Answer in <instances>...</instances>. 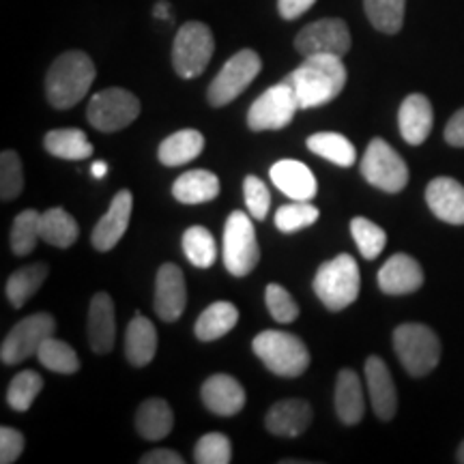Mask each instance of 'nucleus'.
Masks as SVG:
<instances>
[{
	"instance_id": "nucleus-1",
	"label": "nucleus",
	"mask_w": 464,
	"mask_h": 464,
	"mask_svg": "<svg viewBox=\"0 0 464 464\" xmlns=\"http://www.w3.org/2000/svg\"><path fill=\"white\" fill-rule=\"evenodd\" d=\"M346 78L342 56L314 54L305 56V61L284 80L297 92L301 110H310L334 102L344 91Z\"/></svg>"
},
{
	"instance_id": "nucleus-2",
	"label": "nucleus",
	"mask_w": 464,
	"mask_h": 464,
	"mask_svg": "<svg viewBox=\"0 0 464 464\" xmlns=\"http://www.w3.org/2000/svg\"><path fill=\"white\" fill-rule=\"evenodd\" d=\"M95 63L91 61L86 52H65V54H61L52 63L48 75H45V95H48V102L58 110L73 108L91 91L92 82H95Z\"/></svg>"
},
{
	"instance_id": "nucleus-3",
	"label": "nucleus",
	"mask_w": 464,
	"mask_h": 464,
	"mask_svg": "<svg viewBox=\"0 0 464 464\" xmlns=\"http://www.w3.org/2000/svg\"><path fill=\"white\" fill-rule=\"evenodd\" d=\"M359 288H362L359 265L348 254H340V256L318 266L314 276V293L327 310L340 312L355 304Z\"/></svg>"
},
{
	"instance_id": "nucleus-4",
	"label": "nucleus",
	"mask_w": 464,
	"mask_h": 464,
	"mask_svg": "<svg viewBox=\"0 0 464 464\" xmlns=\"http://www.w3.org/2000/svg\"><path fill=\"white\" fill-rule=\"evenodd\" d=\"M252 348L266 370L286 379L301 376L310 365V351L295 334L266 329L254 338Z\"/></svg>"
},
{
	"instance_id": "nucleus-5",
	"label": "nucleus",
	"mask_w": 464,
	"mask_h": 464,
	"mask_svg": "<svg viewBox=\"0 0 464 464\" xmlns=\"http://www.w3.org/2000/svg\"><path fill=\"white\" fill-rule=\"evenodd\" d=\"M393 348L400 363L415 379L428 376L440 362L439 335L420 323H406L393 332Z\"/></svg>"
},
{
	"instance_id": "nucleus-6",
	"label": "nucleus",
	"mask_w": 464,
	"mask_h": 464,
	"mask_svg": "<svg viewBox=\"0 0 464 464\" xmlns=\"http://www.w3.org/2000/svg\"><path fill=\"white\" fill-rule=\"evenodd\" d=\"M224 266L235 277H246L256 269L260 260V246L252 219L247 213L232 211L224 226L222 246Z\"/></svg>"
},
{
	"instance_id": "nucleus-7",
	"label": "nucleus",
	"mask_w": 464,
	"mask_h": 464,
	"mask_svg": "<svg viewBox=\"0 0 464 464\" xmlns=\"http://www.w3.org/2000/svg\"><path fill=\"white\" fill-rule=\"evenodd\" d=\"M216 39L205 22H185L172 44V65L183 80L198 78L211 63Z\"/></svg>"
},
{
	"instance_id": "nucleus-8",
	"label": "nucleus",
	"mask_w": 464,
	"mask_h": 464,
	"mask_svg": "<svg viewBox=\"0 0 464 464\" xmlns=\"http://www.w3.org/2000/svg\"><path fill=\"white\" fill-rule=\"evenodd\" d=\"M359 170H362L365 181L387 191V194H398L409 183V166L400 158L398 150L382 138L370 140Z\"/></svg>"
},
{
	"instance_id": "nucleus-9",
	"label": "nucleus",
	"mask_w": 464,
	"mask_h": 464,
	"mask_svg": "<svg viewBox=\"0 0 464 464\" xmlns=\"http://www.w3.org/2000/svg\"><path fill=\"white\" fill-rule=\"evenodd\" d=\"M89 123L103 133H114L130 127L140 116V102L133 92L112 86L91 97L86 108Z\"/></svg>"
},
{
	"instance_id": "nucleus-10",
	"label": "nucleus",
	"mask_w": 464,
	"mask_h": 464,
	"mask_svg": "<svg viewBox=\"0 0 464 464\" xmlns=\"http://www.w3.org/2000/svg\"><path fill=\"white\" fill-rule=\"evenodd\" d=\"M263 69V61L254 50H239L235 56H230L226 61V65L219 69V73L213 78V82L208 84L207 97L208 103L213 108L228 106L232 100L241 95L249 84L254 82V78Z\"/></svg>"
},
{
	"instance_id": "nucleus-11",
	"label": "nucleus",
	"mask_w": 464,
	"mask_h": 464,
	"mask_svg": "<svg viewBox=\"0 0 464 464\" xmlns=\"http://www.w3.org/2000/svg\"><path fill=\"white\" fill-rule=\"evenodd\" d=\"M301 110L297 92L290 86L286 80H282L280 84H274L271 89H266L256 102L249 106L247 112V125L254 131H274L284 130L290 125V121L295 119Z\"/></svg>"
},
{
	"instance_id": "nucleus-12",
	"label": "nucleus",
	"mask_w": 464,
	"mask_h": 464,
	"mask_svg": "<svg viewBox=\"0 0 464 464\" xmlns=\"http://www.w3.org/2000/svg\"><path fill=\"white\" fill-rule=\"evenodd\" d=\"M56 332L54 316L48 312H39V314L26 316L11 329L7 338L3 340L0 346V359L5 365H15L26 362L28 357L37 355V351L48 338Z\"/></svg>"
},
{
	"instance_id": "nucleus-13",
	"label": "nucleus",
	"mask_w": 464,
	"mask_h": 464,
	"mask_svg": "<svg viewBox=\"0 0 464 464\" xmlns=\"http://www.w3.org/2000/svg\"><path fill=\"white\" fill-rule=\"evenodd\" d=\"M351 31L340 17H323L304 26L295 37V48L301 56L334 54L344 56L351 50Z\"/></svg>"
},
{
	"instance_id": "nucleus-14",
	"label": "nucleus",
	"mask_w": 464,
	"mask_h": 464,
	"mask_svg": "<svg viewBox=\"0 0 464 464\" xmlns=\"http://www.w3.org/2000/svg\"><path fill=\"white\" fill-rule=\"evenodd\" d=\"M188 305V288H185V276L181 266L166 263L160 266L158 280H155V314L161 321L174 323L183 316Z\"/></svg>"
},
{
	"instance_id": "nucleus-15",
	"label": "nucleus",
	"mask_w": 464,
	"mask_h": 464,
	"mask_svg": "<svg viewBox=\"0 0 464 464\" xmlns=\"http://www.w3.org/2000/svg\"><path fill=\"white\" fill-rule=\"evenodd\" d=\"M131 208H133V194L130 189H121L110 202V208L106 211L95 228H92L91 243L92 247L100 249V252H110L116 247V243L123 239L127 226L131 219Z\"/></svg>"
},
{
	"instance_id": "nucleus-16",
	"label": "nucleus",
	"mask_w": 464,
	"mask_h": 464,
	"mask_svg": "<svg viewBox=\"0 0 464 464\" xmlns=\"http://www.w3.org/2000/svg\"><path fill=\"white\" fill-rule=\"evenodd\" d=\"M365 382H368L370 402H372L376 417L382 421L393 420L398 409V393L390 368L381 357L372 355L365 359Z\"/></svg>"
},
{
	"instance_id": "nucleus-17",
	"label": "nucleus",
	"mask_w": 464,
	"mask_h": 464,
	"mask_svg": "<svg viewBox=\"0 0 464 464\" xmlns=\"http://www.w3.org/2000/svg\"><path fill=\"white\" fill-rule=\"evenodd\" d=\"M200 396L207 409L219 417L237 415L246 406V390L230 374L208 376L202 385Z\"/></svg>"
},
{
	"instance_id": "nucleus-18",
	"label": "nucleus",
	"mask_w": 464,
	"mask_h": 464,
	"mask_svg": "<svg viewBox=\"0 0 464 464\" xmlns=\"http://www.w3.org/2000/svg\"><path fill=\"white\" fill-rule=\"evenodd\" d=\"M423 284V269L409 254H393L379 271V288L385 295H411Z\"/></svg>"
},
{
	"instance_id": "nucleus-19",
	"label": "nucleus",
	"mask_w": 464,
	"mask_h": 464,
	"mask_svg": "<svg viewBox=\"0 0 464 464\" xmlns=\"http://www.w3.org/2000/svg\"><path fill=\"white\" fill-rule=\"evenodd\" d=\"M432 123L434 112L430 100L421 92H413V95L406 97L398 112L400 136L404 138V142H409L411 147H420L430 136Z\"/></svg>"
},
{
	"instance_id": "nucleus-20",
	"label": "nucleus",
	"mask_w": 464,
	"mask_h": 464,
	"mask_svg": "<svg viewBox=\"0 0 464 464\" xmlns=\"http://www.w3.org/2000/svg\"><path fill=\"white\" fill-rule=\"evenodd\" d=\"M426 202L434 216L443 222L454 226L464 224V185L456 179H432L426 188Z\"/></svg>"
},
{
	"instance_id": "nucleus-21",
	"label": "nucleus",
	"mask_w": 464,
	"mask_h": 464,
	"mask_svg": "<svg viewBox=\"0 0 464 464\" xmlns=\"http://www.w3.org/2000/svg\"><path fill=\"white\" fill-rule=\"evenodd\" d=\"M312 423V406L307 400H280L265 417L266 430L276 437H299Z\"/></svg>"
},
{
	"instance_id": "nucleus-22",
	"label": "nucleus",
	"mask_w": 464,
	"mask_h": 464,
	"mask_svg": "<svg viewBox=\"0 0 464 464\" xmlns=\"http://www.w3.org/2000/svg\"><path fill=\"white\" fill-rule=\"evenodd\" d=\"M271 181L293 200H312L318 191L314 172L297 160H280L271 166Z\"/></svg>"
},
{
	"instance_id": "nucleus-23",
	"label": "nucleus",
	"mask_w": 464,
	"mask_h": 464,
	"mask_svg": "<svg viewBox=\"0 0 464 464\" xmlns=\"http://www.w3.org/2000/svg\"><path fill=\"white\" fill-rule=\"evenodd\" d=\"M89 344L92 353L106 355L112 351L116 335V318H114V301L108 293L92 295L89 305Z\"/></svg>"
},
{
	"instance_id": "nucleus-24",
	"label": "nucleus",
	"mask_w": 464,
	"mask_h": 464,
	"mask_svg": "<svg viewBox=\"0 0 464 464\" xmlns=\"http://www.w3.org/2000/svg\"><path fill=\"white\" fill-rule=\"evenodd\" d=\"M335 413L346 426H357L365 413L362 381L357 372L348 368L340 370L338 381H335Z\"/></svg>"
},
{
	"instance_id": "nucleus-25",
	"label": "nucleus",
	"mask_w": 464,
	"mask_h": 464,
	"mask_svg": "<svg viewBox=\"0 0 464 464\" xmlns=\"http://www.w3.org/2000/svg\"><path fill=\"white\" fill-rule=\"evenodd\" d=\"M158 353V329L155 324L140 314L130 323L125 334V357L133 368H144L153 362Z\"/></svg>"
},
{
	"instance_id": "nucleus-26",
	"label": "nucleus",
	"mask_w": 464,
	"mask_h": 464,
	"mask_svg": "<svg viewBox=\"0 0 464 464\" xmlns=\"http://www.w3.org/2000/svg\"><path fill=\"white\" fill-rule=\"evenodd\" d=\"M219 179L208 170H188L172 185V196L183 205H202L218 198Z\"/></svg>"
},
{
	"instance_id": "nucleus-27",
	"label": "nucleus",
	"mask_w": 464,
	"mask_h": 464,
	"mask_svg": "<svg viewBox=\"0 0 464 464\" xmlns=\"http://www.w3.org/2000/svg\"><path fill=\"white\" fill-rule=\"evenodd\" d=\"M174 428V413L170 404L161 398L144 400L136 413V430L142 439L160 440L168 437Z\"/></svg>"
},
{
	"instance_id": "nucleus-28",
	"label": "nucleus",
	"mask_w": 464,
	"mask_h": 464,
	"mask_svg": "<svg viewBox=\"0 0 464 464\" xmlns=\"http://www.w3.org/2000/svg\"><path fill=\"white\" fill-rule=\"evenodd\" d=\"M205 150V136L198 130H181L160 144L158 158L164 166L174 168L194 161Z\"/></svg>"
},
{
	"instance_id": "nucleus-29",
	"label": "nucleus",
	"mask_w": 464,
	"mask_h": 464,
	"mask_svg": "<svg viewBox=\"0 0 464 464\" xmlns=\"http://www.w3.org/2000/svg\"><path fill=\"white\" fill-rule=\"evenodd\" d=\"M239 323V310L228 301H216L207 307L196 321V338L200 342H213L224 338Z\"/></svg>"
},
{
	"instance_id": "nucleus-30",
	"label": "nucleus",
	"mask_w": 464,
	"mask_h": 464,
	"mask_svg": "<svg viewBox=\"0 0 464 464\" xmlns=\"http://www.w3.org/2000/svg\"><path fill=\"white\" fill-rule=\"evenodd\" d=\"M44 147L50 155L58 160L80 161L89 160L92 155V144L82 130H73V127H65V130H52L45 136Z\"/></svg>"
},
{
	"instance_id": "nucleus-31",
	"label": "nucleus",
	"mask_w": 464,
	"mask_h": 464,
	"mask_svg": "<svg viewBox=\"0 0 464 464\" xmlns=\"http://www.w3.org/2000/svg\"><path fill=\"white\" fill-rule=\"evenodd\" d=\"M307 149L312 153H316L318 158L332 161V164L342 168L353 166L357 160V150L353 147V142L346 136L335 131H321L310 136L307 138Z\"/></svg>"
},
{
	"instance_id": "nucleus-32",
	"label": "nucleus",
	"mask_w": 464,
	"mask_h": 464,
	"mask_svg": "<svg viewBox=\"0 0 464 464\" xmlns=\"http://www.w3.org/2000/svg\"><path fill=\"white\" fill-rule=\"evenodd\" d=\"M48 271L50 269L45 263H34V265L22 266V269H17L15 274L9 276L5 293H7L11 305H14L15 310H20V307L44 286L45 277H48Z\"/></svg>"
},
{
	"instance_id": "nucleus-33",
	"label": "nucleus",
	"mask_w": 464,
	"mask_h": 464,
	"mask_svg": "<svg viewBox=\"0 0 464 464\" xmlns=\"http://www.w3.org/2000/svg\"><path fill=\"white\" fill-rule=\"evenodd\" d=\"M80 228L73 216H69L65 208L54 207L42 213V239L54 247H72L78 239Z\"/></svg>"
},
{
	"instance_id": "nucleus-34",
	"label": "nucleus",
	"mask_w": 464,
	"mask_h": 464,
	"mask_svg": "<svg viewBox=\"0 0 464 464\" xmlns=\"http://www.w3.org/2000/svg\"><path fill=\"white\" fill-rule=\"evenodd\" d=\"M365 15L376 31L396 34L404 24L406 0H363Z\"/></svg>"
},
{
	"instance_id": "nucleus-35",
	"label": "nucleus",
	"mask_w": 464,
	"mask_h": 464,
	"mask_svg": "<svg viewBox=\"0 0 464 464\" xmlns=\"http://www.w3.org/2000/svg\"><path fill=\"white\" fill-rule=\"evenodd\" d=\"M183 252L188 260L198 269H208L218 258L216 239L205 226H191L183 235Z\"/></svg>"
},
{
	"instance_id": "nucleus-36",
	"label": "nucleus",
	"mask_w": 464,
	"mask_h": 464,
	"mask_svg": "<svg viewBox=\"0 0 464 464\" xmlns=\"http://www.w3.org/2000/svg\"><path fill=\"white\" fill-rule=\"evenodd\" d=\"M39 239H42V213H37L34 208H26L14 219L11 249H14L15 256H28Z\"/></svg>"
},
{
	"instance_id": "nucleus-37",
	"label": "nucleus",
	"mask_w": 464,
	"mask_h": 464,
	"mask_svg": "<svg viewBox=\"0 0 464 464\" xmlns=\"http://www.w3.org/2000/svg\"><path fill=\"white\" fill-rule=\"evenodd\" d=\"M37 359L44 368L58 374H75L80 370L78 353L67 342L58 340L54 335L44 342L42 348L37 351Z\"/></svg>"
},
{
	"instance_id": "nucleus-38",
	"label": "nucleus",
	"mask_w": 464,
	"mask_h": 464,
	"mask_svg": "<svg viewBox=\"0 0 464 464\" xmlns=\"http://www.w3.org/2000/svg\"><path fill=\"white\" fill-rule=\"evenodd\" d=\"M318 216H321V211L314 205H310V200H295L290 205L277 208L276 226L277 230L293 235V232L310 228L312 224H316Z\"/></svg>"
},
{
	"instance_id": "nucleus-39",
	"label": "nucleus",
	"mask_w": 464,
	"mask_h": 464,
	"mask_svg": "<svg viewBox=\"0 0 464 464\" xmlns=\"http://www.w3.org/2000/svg\"><path fill=\"white\" fill-rule=\"evenodd\" d=\"M44 390V379L34 370H24V372L15 374V379L11 381L9 392H7V402L17 413H24L34 402V398L39 396Z\"/></svg>"
},
{
	"instance_id": "nucleus-40",
	"label": "nucleus",
	"mask_w": 464,
	"mask_h": 464,
	"mask_svg": "<svg viewBox=\"0 0 464 464\" xmlns=\"http://www.w3.org/2000/svg\"><path fill=\"white\" fill-rule=\"evenodd\" d=\"M353 239H355L359 254L365 260H374L387 246V232L368 218H355L351 222Z\"/></svg>"
},
{
	"instance_id": "nucleus-41",
	"label": "nucleus",
	"mask_w": 464,
	"mask_h": 464,
	"mask_svg": "<svg viewBox=\"0 0 464 464\" xmlns=\"http://www.w3.org/2000/svg\"><path fill=\"white\" fill-rule=\"evenodd\" d=\"M24 189V170L15 150H3L0 155V198L15 200Z\"/></svg>"
},
{
	"instance_id": "nucleus-42",
	"label": "nucleus",
	"mask_w": 464,
	"mask_h": 464,
	"mask_svg": "<svg viewBox=\"0 0 464 464\" xmlns=\"http://www.w3.org/2000/svg\"><path fill=\"white\" fill-rule=\"evenodd\" d=\"M194 460L198 464H228L232 460L230 439L222 432L205 434L196 443Z\"/></svg>"
},
{
	"instance_id": "nucleus-43",
	"label": "nucleus",
	"mask_w": 464,
	"mask_h": 464,
	"mask_svg": "<svg viewBox=\"0 0 464 464\" xmlns=\"http://www.w3.org/2000/svg\"><path fill=\"white\" fill-rule=\"evenodd\" d=\"M265 301H266V307H269L271 316H274L276 323L288 324L299 316L297 301H295L293 295H290L284 286H280V284L274 282L266 286Z\"/></svg>"
},
{
	"instance_id": "nucleus-44",
	"label": "nucleus",
	"mask_w": 464,
	"mask_h": 464,
	"mask_svg": "<svg viewBox=\"0 0 464 464\" xmlns=\"http://www.w3.org/2000/svg\"><path fill=\"white\" fill-rule=\"evenodd\" d=\"M243 196H246V207L254 219H265L271 207V194L266 185L258 177H246L243 181Z\"/></svg>"
},
{
	"instance_id": "nucleus-45",
	"label": "nucleus",
	"mask_w": 464,
	"mask_h": 464,
	"mask_svg": "<svg viewBox=\"0 0 464 464\" xmlns=\"http://www.w3.org/2000/svg\"><path fill=\"white\" fill-rule=\"evenodd\" d=\"M26 439L24 434L11 426L0 428V462L3 464H14L17 458L24 451Z\"/></svg>"
},
{
	"instance_id": "nucleus-46",
	"label": "nucleus",
	"mask_w": 464,
	"mask_h": 464,
	"mask_svg": "<svg viewBox=\"0 0 464 464\" xmlns=\"http://www.w3.org/2000/svg\"><path fill=\"white\" fill-rule=\"evenodd\" d=\"M316 0H277V11L284 20H297L314 7Z\"/></svg>"
},
{
	"instance_id": "nucleus-47",
	"label": "nucleus",
	"mask_w": 464,
	"mask_h": 464,
	"mask_svg": "<svg viewBox=\"0 0 464 464\" xmlns=\"http://www.w3.org/2000/svg\"><path fill=\"white\" fill-rule=\"evenodd\" d=\"M445 142L451 147H464V108L458 110L445 127Z\"/></svg>"
},
{
	"instance_id": "nucleus-48",
	"label": "nucleus",
	"mask_w": 464,
	"mask_h": 464,
	"mask_svg": "<svg viewBox=\"0 0 464 464\" xmlns=\"http://www.w3.org/2000/svg\"><path fill=\"white\" fill-rule=\"evenodd\" d=\"M183 456L174 450H153L140 458V464H183Z\"/></svg>"
},
{
	"instance_id": "nucleus-49",
	"label": "nucleus",
	"mask_w": 464,
	"mask_h": 464,
	"mask_svg": "<svg viewBox=\"0 0 464 464\" xmlns=\"http://www.w3.org/2000/svg\"><path fill=\"white\" fill-rule=\"evenodd\" d=\"M153 15L160 17V20H170V5H168L166 0H160V3L155 5Z\"/></svg>"
},
{
	"instance_id": "nucleus-50",
	"label": "nucleus",
	"mask_w": 464,
	"mask_h": 464,
	"mask_svg": "<svg viewBox=\"0 0 464 464\" xmlns=\"http://www.w3.org/2000/svg\"><path fill=\"white\" fill-rule=\"evenodd\" d=\"M91 172H92V177H95V179H103L108 174V164H106V161H95V164H92V168H91Z\"/></svg>"
},
{
	"instance_id": "nucleus-51",
	"label": "nucleus",
	"mask_w": 464,
	"mask_h": 464,
	"mask_svg": "<svg viewBox=\"0 0 464 464\" xmlns=\"http://www.w3.org/2000/svg\"><path fill=\"white\" fill-rule=\"evenodd\" d=\"M456 460L464 464V440H462V445H460V448H458V456H456Z\"/></svg>"
}]
</instances>
